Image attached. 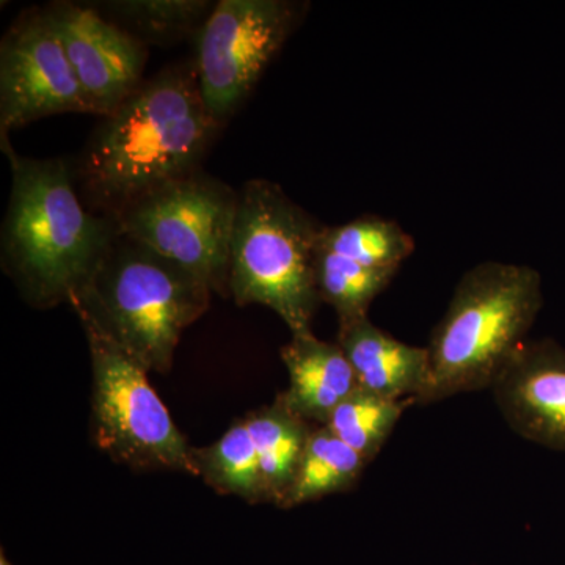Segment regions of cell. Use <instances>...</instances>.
<instances>
[{"label":"cell","mask_w":565,"mask_h":565,"mask_svg":"<svg viewBox=\"0 0 565 565\" xmlns=\"http://www.w3.org/2000/svg\"><path fill=\"white\" fill-rule=\"evenodd\" d=\"M414 401H392L356 386L334 408L326 426L367 463L382 451L390 435Z\"/></svg>","instance_id":"20"},{"label":"cell","mask_w":565,"mask_h":565,"mask_svg":"<svg viewBox=\"0 0 565 565\" xmlns=\"http://www.w3.org/2000/svg\"><path fill=\"white\" fill-rule=\"evenodd\" d=\"M93 115L102 118L121 106L145 82L150 47L87 2L44 6Z\"/></svg>","instance_id":"10"},{"label":"cell","mask_w":565,"mask_h":565,"mask_svg":"<svg viewBox=\"0 0 565 565\" xmlns=\"http://www.w3.org/2000/svg\"><path fill=\"white\" fill-rule=\"evenodd\" d=\"M239 191L199 169L115 215L118 232L230 297V244Z\"/></svg>","instance_id":"7"},{"label":"cell","mask_w":565,"mask_h":565,"mask_svg":"<svg viewBox=\"0 0 565 565\" xmlns=\"http://www.w3.org/2000/svg\"><path fill=\"white\" fill-rule=\"evenodd\" d=\"M393 270L370 269L333 253L316 250L315 280L321 303L330 305L340 327L370 318L371 305L388 288Z\"/></svg>","instance_id":"19"},{"label":"cell","mask_w":565,"mask_h":565,"mask_svg":"<svg viewBox=\"0 0 565 565\" xmlns=\"http://www.w3.org/2000/svg\"><path fill=\"white\" fill-rule=\"evenodd\" d=\"M366 460L349 448L327 426H315L302 462L281 508L285 511L353 489L362 478Z\"/></svg>","instance_id":"16"},{"label":"cell","mask_w":565,"mask_h":565,"mask_svg":"<svg viewBox=\"0 0 565 565\" xmlns=\"http://www.w3.org/2000/svg\"><path fill=\"white\" fill-rule=\"evenodd\" d=\"M193 463L196 476L215 492L264 503L258 456L245 418L234 422L214 444L193 448Z\"/></svg>","instance_id":"18"},{"label":"cell","mask_w":565,"mask_h":565,"mask_svg":"<svg viewBox=\"0 0 565 565\" xmlns=\"http://www.w3.org/2000/svg\"><path fill=\"white\" fill-rule=\"evenodd\" d=\"M415 239L399 223L363 215L337 226H323L319 248L370 269L397 273L415 252Z\"/></svg>","instance_id":"17"},{"label":"cell","mask_w":565,"mask_h":565,"mask_svg":"<svg viewBox=\"0 0 565 565\" xmlns=\"http://www.w3.org/2000/svg\"><path fill=\"white\" fill-rule=\"evenodd\" d=\"M222 129L203 102L193 58L167 65L102 117L73 161L85 206L114 218L141 196L202 169Z\"/></svg>","instance_id":"1"},{"label":"cell","mask_w":565,"mask_h":565,"mask_svg":"<svg viewBox=\"0 0 565 565\" xmlns=\"http://www.w3.org/2000/svg\"><path fill=\"white\" fill-rule=\"evenodd\" d=\"M244 418L258 456L264 503L281 508L315 426L297 415L281 393L273 404L256 408Z\"/></svg>","instance_id":"14"},{"label":"cell","mask_w":565,"mask_h":565,"mask_svg":"<svg viewBox=\"0 0 565 565\" xmlns=\"http://www.w3.org/2000/svg\"><path fill=\"white\" fill-rule=\"evenodd\" d=\"M280 353L289 374V388L281 393L286 403L313 426H326L334 408L359 386L343 349L310 332L292 334Z\"/></svg>","instance_id":"13"},{"label":"cell","mask_w":565,"mask_h":565,"mask_svg":"<svg viewBox=\"0 0 565 565\" xmlns=\"http://www.w3.org/2000/svg\"><path fill=\"white\" fill-rule=\"evenodd\" d=\"M212 292L188 270L118 232L90 280L70 300L148 371L167 374L182 332Z\"/></svg>","instance_id":"4"},{"label":"cell","mask_w":565,"mask_h":565,"mask_svg":"<svg viewBox=\"0 0 565 565\" xmlns=\"http://www.w3.org/2000/svg\"><path fill=\"white\" fill-rule=\"evenodd\" d=\"M508 426L525 440L565 452V349L527 340L492 386Z\"/></svg>","instance_id":"11"},{"label":"cell","mask_w":565,"mask_h":565,"mask_svg":"<svg viewBox=\"0 0 565 565\" xmlns=\"http://www.w3.org/2000/svg\"><path fill=\"white\" fill-rule=\"evenodd\" d=\"M356 385L392 401H416L429 384V351L396 340L370 318L338 329Z\"/></svg>","instance_id":"12"},{"label":"cell","mask_w":565,"mask_h":565,"mask_svg":"<svg viewBox=\"0 0 565 565\" xmlns=\"http://www.w3.org/2000/svg\"><path fill=\"white\" fill-rule=\"evenodd\" d=\"M0 565H11L10 561L7 559L6 557V553H3V550L2 553H0Z\"/></svg>","instance_id":"21"},{"label":"cell","mask_w":565,"mask_h":565,"mask_svg":"<svg viewBox=\"0 0 565 565\" xmlns=\"http://www.w3.org/2000/svg\"><path fill=\"white\" fill-rule=\"evenodd\" d=\"M542 305V278L533 267L484 262L467 270L426 345L429 384L416 404L492 388L526 343Z\"/></svg>","instance_id":"3"},{"label":"cell","mask_w":565,"mask_h":565,"mask_svg":"<svg viewBox=\"0 0 565 565\" xmlns=\"http://www.w3.org/2000/svg\"><path fill=\"white\" fill-rule=\"evenodd\" d=\"M93 6L107 20L150 47L195 40L215 3L210 0H106L93 2Z\"/></svg>","instance_id":"15"},{"label":"cell","mask_w":565,"mask_h":565,"mask_svg":"<svg viewBox=\"0 0 565 565\" xmlns=\"http://www.w3.org/2000/svg\"><path fill=\"white\" fill-rule=\"evenodd\" d=\"M79 318L93 371V441L115 463L137 471L196 476L193 448L148 381V371L90 316Z\"/></svg>","instance_id":"6"},{"label":"cell","mask_w":565,"mask_h":565,"mask_svg":"<svg viewBox=\"0 0 565 565\" xmlns=\"http://www.w3.org/2000/svg\"><path fill=\"white\" fill-rule=\"evenodd\" d=\"M0 147L11 170L0 232L3 273L33 308L70 303L117 236V223L85 206L73 161L18 154L10 139Z\"/></svg>","instance_id":"2"},{"label":"cell","mask_w":565,"mask_h":565,"mask_svg":"<svg viewBox=\"0 0 565 565\" xmlns=\"http://www.w3.org/2000/svg\"><path fill=\"white\" fill-rule=\"evenodd\" d=\"M323 226L277 182L245 181L230 244V297L275 311L292 334L313 332L321 299L315 258Z\"/></svg>","instance_id":"5"},{"label":"cell","mask_w":565,"mask_h":565,"mask_svg":"<svg viewBox=\"0 0 565 565\" xmlns=\"http://www.w3.org/2000/svg\"><path fill=\"white\" fill-rule=\"evenodd\" d=\"M58 114L93 111L46 10L32 7L0 41V140Z\"/></svg>","instance_id":"9"},{"label":"cell","mask_w":565,"mask_h":565,"mask_svg":"<svg viewBox=\"0 0 565 565\" xmlns=\"http://www.w3.org/2000/svg\"><path fill=\"white\" fill-rule=\"evenodd\" d=\"M308 2L221 0L195 39L196 77L203 102L225 128L299 28Z\"/></svg>","instance_id":"8"}]
</instances>
